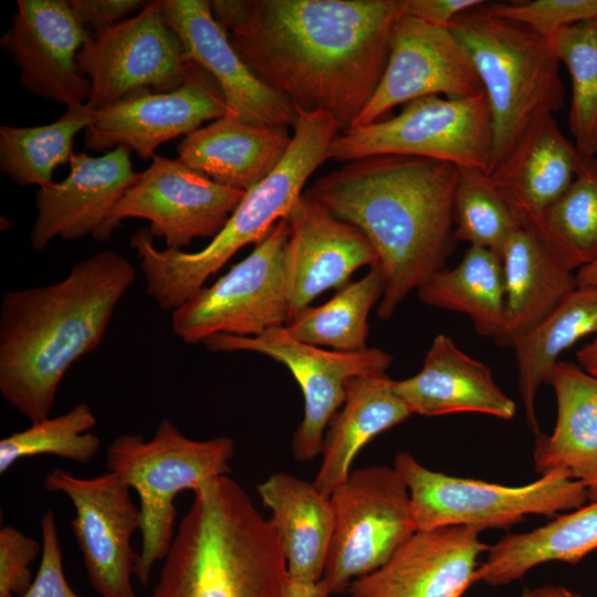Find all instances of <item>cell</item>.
I'll use <instances>...</instances> for the list:
<instances>
[{
  "mask_svg": "<svg viewBox=\"0 0 597 597\" xmlns=\"http://www.w3.org/2000/svg\"><path fill=\"white\" fill-rule=\"evenodd\" d=\"M483 3L457 15L448 28L488 98L493 128L491 171L533 122L561 111L565 91L553 42L520 22L491 14Z\"/></svg>",
  "mask_w": 597,
  "mask_h": 597,
  "instance_id": "obj_6",
  "label": "cell"
},
{
  "mask_svg": "<svg viewBox=\"0 0 597 597\" xmlns=\"http://www.w3.org/2000/svg\"><path fill=\"white\" fill-rule=\"evenodd\" d=\"M245 192L220 185L178 158L159 155L125 192L96 240H109L128 218L149 221L154 237L168 249L181 250L195 239H213L227 224Z\"/></svg>",
  "mask_w": 597,
  "mask_h": 597,
  "instance_id": "obj_14",
  "label": "cell"
},
{
  "mask_svg": "<svg viewBox=\"0 0 597 597\" xmlns=\"http://www.w3.org/2000/svg\"><path fill=\"white\" fill-rule=\"evenodd\" d=\"M417 292L429 306L468 315L479 335L494 342L501 335L505 290L499 253L470 245L455 268L437 272Z\"/></svg>",
  "mask_w": 597,
  "mask_h": 597,
  "instance_id": "obj_32",
  "label": "cell"
},
{
  "mask_svg": "<svg viewBox=\"0 0 597 597\" xmlns=\"http://www.w3.org/2000/svg\"><path fill=\"white\" fill-rule=\"evenodd\" d=\"M597 333V286H577L545 318L513 345L519 389L530 429L540 433L535 400L562 353L583 337Z\"/></svg>",
  "mask_w": 597,
  "mask_h": 597,
  "instance_id": "obj_31",
  "label": "cell"
},
{
  "mask_svg": "<svg viewBox=\"0 0 597 597\" xmlns=\"http://www.w3.org/2000/svg\"><path fill=\"white\" fill-rule=\"evenodd\" d=\"M93 121V112L85 105L66 108L55 122L31 126L0 127V169L19 186L39 188L53 181L56 167L69 164L73 140Z\"/></svg>",
  "mask_w": 597,
  "mask_h": 597,
  "instance_id": "obj_34",
  "label": "cell"
},
{
  "mask_svg": "<svg viewBox=\"0 0 597 597\" xmlns=\"http://www.w3.org/2000/svg\"><path fill=\"white\" fill-rule=\"evenodd\" d=\"M256 492L272 513L287 577L302 582L321 580L335 527L331 498L313 482L286 472L270 475L256 485Z\"/></svg>",
  "mask_w": 597,
  "mask_h": 597,
  "instance_id": "obj_28",
  "label": "cell"
},
{
  "mask_svg": "<svg viewBox=\"0 0 597 597\" xmlns=\"http://www.w3.org/2000/svg\"><path fill=\"white\" fill-rule=\"evenodd\" d=\"M76 61L91 84L86 106L92 112L137 91H172L193 65L164 18L161 0L147 1L135 15L90 33Z\"/></svg>",
  "mask_w": 597,
  "mask_h": 597,
  "instance_id": "obj_12",
  "label": "cell"
},
{
  "mask_svg": "<svg viewBox=\"0 0 597 597\" xmlns=\"http://www.w3.org/2000/svg\"><path fill=\"white\" fill-rule=\"evenodd\" d=\"M223 94L216 80L193 62L182 85L169 92L142 90L93 112L84 145L94 151L125 147L151 159L164 143L188 136L207 121L224 117Z\"/></svg>",
  "mask_w": 597,
  "mask_h": 597,
  "instance_id": "obj_16",
  "label": "cell"
},
{
  "mask_svg": "<svg viewBox=\"0 0 597 597\" xmlns=\"http://www.w3.org/2000/svg\"><path fill=\"white\" fill-rule=\"evenodd\" d=\"M454 164L407 155H375L343 163L304 193L363 232L384 277L377 308L392 316L412 290L446 268L455 248Z\"/></svg>",
  "mask_w": 597,
  "mask_h": 597,
  "instance_id": "obj_2",
  "label": "cell"
},
{
  "mask_svg": "<svg viewBox=\"0 0 597 597\" xmlns=\"http://www.w3.org/2000/svg\"><path fill=\"white\" fill-rule=\"evenodd\" d=\"M577 286H597V259L576 272Z\"/></svg>",
  "mask_w": 597,
  "mask_h": 597,
  "instance_id": "obj_47",
  "label": "cell"
},
{
  "mask_svg": "<svg viewBox=\"0 0 597 597\" xmlns=\"http://www.w3.org/2000/svg\"><path fill=\"white\" fill-rule=\"evenodd\" d=\"M286 218L280 219L252 252L172 311L171 327L187 344L214 334L258 336L289 322L284 252Z\"/></svg>",
  "mask_w": 597,
  "mask_h": 597,
  "instance_id": "obj_11",
  "label": "cell"
},
{
  "mask_svg": "<svg viewBox=\"0 0 597 597\" xmlns=\"http://www.w3.org/2000/svg\"><path fill=\"white\" fill-rule=\"evenodd\" d=\"M501 260L505 310L495 343L512 348L577 287V282L574 270L532 227L519 226L506 240Z\"/></svg>",
  "mask_w": 597,
  "mask_h": 597,
  "instance_id": "obj_25",
  "label": "cell"
},
{
  "mask_svg": "<svg viewBox=\"0 0 597 597\" xmlns=\"http://www.w3.org/2000/svg\"><path fill=\"white\" fill-rule=\"evenodd\" d=\"M161 6L164 18L188 59L218 83L227 107L224 117L255 126H295L294 105L263 83L240 59L216 20L211 1L161 0Z\"/></svg>",
  "mask_w": 597,
  "mask_h": 597,
  "instance_id": "obj_20",
  "label": "cell"
},
{
  "mask_svg": "<svg viewBox=\"0 0 597 597\" xmlns=\"http://www.w3.org/2000/svg\"><path fill=\"white\" fill-rule=\"evenodd\" d=\"M329 498L335 527L321 580L339 595L380 568L417 530L408 488L394 467L352 471Z\"/></svg>",
  "mask_w": 597,
  "mask_h": 597,
  "instance_id": "obj_10",
  "label": "cell"
},
{
  "mask_svg": "<svg viewBox=\"0 0 597 597\" xmlns=\"http://www.w3.org/2000/svg\"><path fill=\"white\" fill-rule=\"evenodd\" d=\"M555 52L568 70L572 100L568 127L583 156L597 154V19L563 28L553 39Z\"/></svg>",
  "mask_w": 597,
  "mask_h": 597,
  "instance_id": "obj_36",
  "label": "cell"
},
{
  "mask_svg": "<svg viewBox=\"0 0 597 597\" xmlns=\"http://www.w3.org/2000/svg\"><path fill=\"white\" fill-rule=\"evenodd\" d=\"M202 344L210 352H252L283 364L301 387L304 416L293 436L292 453L300 462L322 453L332 417L346 398V383L357 376L385 375L392 357L380 348L326 350L292 337L285 326L258 336L214 334Z\"/></svg>",
  "mask_w": 597,
  "mask_h": 597,
  "instance_id": "obj_13",
  "label": "cell"
},
{
  "mask_svg": "<svg viewBox=\"0 0 597 597\" xmlns=\"http://www.w3.org/2000/svg\"><path fill=\"white\" fill-rule=\"evenodd\" d=\"M394 468L408 488L417 531L507 528L526 515L554 516L589 501L586 486L565 470L543 474L530 484L507 486L432 471L407 451L397 453Z\"/></svg>",
  "mask_w": 597,
  "mask_h": 597,
  "instance_id": "obj_8",
  "label": "cell"
},
{
  "mask_svg": "<svg viewBox=\"0 0 597 597\" xmlns=\"http://www.w3.org/2000/svg\"><path fill=\"white\" fill-rule=\"evenodd\" d=\"M95 425L96 418L86 402L57 417L32 422L29 428L1 439L0 474L21 459L42 454L82 464L90 462L101 444L100 438L90 432Z\"/></svg>",
  "mask_w": 597,
  "mask_h": 597,
  "instance_id": "obj_37",
  "label": "cell"
},
{
  "mask_svg": "<svg viewBox=\"0 0 597 597\" xmlns=\"http://www.w3.org/2000/svg\"><path fill=\"white\" fill-rule=\"evenodd\" d=\"M597 549V499L546 525L526 533L503 536L489 546L475 580L491 586L521 579L533 567L546 562L576 565Z\"/></svg>",
  "mask_w": 597,
  "mask_h": 597,
  "instance_id": "obj_30",
  "label": "cell"
},
{
  "mask_svg": "<svg viewBox=\"0 0 597 597\" xmlns=\"http://www.w3.org/2000/svg\"><path fill=\"white\" fill-rule=\"evenodd\" d=\"M402 15L448 28L460 13L482 4V0H399Z\"/></svg>",
  "mask_w": 597,
  "mask_h": 597,
  "instance_id": "obj_43",
  "label": "cell"
},
{
  "mask_svg": "<svg viewBox=\"0 0 597 597\" xmlns=\"http://www.w3.org/2000/svg\"><path fill=\"white\" fill-rule=\"evenodd\" d=\"M234 452L233 439L193 440L168 419L160 421L149 440L124 433L108 444V471L119 474L139 496L142 548L135 576L142 586L148 585L154 565L170 549L178 514L176 496L228 475Z\"/></svg>",
  "mask_w": 597,
  "mask_h": 597,
  "instance_id": "obj_7",
  "label": "cell"
},
{
  "mask_svg": "<svg viewBox=\"0 0 597 597\" xmlns=\"http://www.w3.org/2000/svg\"><path fill=\"white\" fill-rule=\"evenodd\" d=\"M397 396L411 413L437 417L476 412L510 420L515 402L495 384L489 366L438 334L416 375L394 380Z\"/></svg>",
  "mask_w": 597,
  "mask_h": 597,
  "instance_id": "obj_24",
  "label": "cell"
},
{
  "mask_svg": "<svg viewBox=\"0 0 597 597\" xmlns=\"http://www.w3.org/2000/svg\"><path fill=\"white\" fill-rule=\"evenodd\" d=\"M44 488L67 496L74 507L72 531L92 588L101 597H136L132 576L138 559L132 536L142 528L140 509L117 473L82 479L56 468Z\"/></svg>",
  "mask_w": 597,
  "mask_h": 597,
  "instance_id": "obj_15",
  "label": "cell"
},
{
  "mask_svg": "<svg viewBox=\"0 0 597 597\" xmlns=\"http://www.w3.org/2000/svg\"><path fill=\"white\" fill-rule=\"evenodd\" d=\"M42 553L31 587L22 597H83L69 585L62 561V547L55 515L48 510L40 520Z\"/></svg>",
  "mask_w": 597,
  "mask_h": 597,
  "instance_id": "obj_41",
  "label": "cell"
},
{
  "mask_svg": "<svg viewBox=\"0 0 597 597\" xmlns=\"http://www.w3.org/2000/svg\"><path fill=\"white\" fill-rule=\"evenodd\" d=\"M580 154L554 116L533 122L489 172L520 226L536 228L572 184Z\"/></svg>",
  "mask_w": 597,
  "mask_h": 597,
  "instance_id": "obj_23",
  "label": "cell"
},
{
  "mask_svg": "<svg viewBox=\"0 0 597 597\" xmlns=\"http://www.w3.org/2000/svg\"><path fill=\"white\" fill-rule=\"evenodd\" d=\"M579 367L587 374L597 377V338L576 353Z\"/></svg>",
  "mask_w": 597,
  "mask_h": 597,
  "instance_id": "obj_45",
  "label": "cell"
},
{
  "mask_svg": "<svg viewBox=\"0 0 597 597\" xmlns=\"http://www.w3.org/2000/svg\"><path fill=\"white\" fill-rule=\"evenodd\" d=\"M469 526L416 531L377 570L352 583L350 597H462L476 583L489 545Z\"/></svg>",
  "mask_w": 597,
  "mask_h": 597,
  "instance_id": "obj_21",
  "label": "cell"
},
{
  "mask_svg": "<svg viewBox=\"0 0 597 597\" xmlns=\"http://www.w3.org/2000/svg\"><path fill=\"white\" fill-rule=\"evenodd\" d=\"M284 218L289 223L284 252L287 323L321 293L348 284L356 270L378 265L377 254L363 232L306 193Z\"/></svg>",
  "mask_w": 597,
  "mask_h": 597,
  "instance_id": "obj_19",
  "label": "cell"
},
{
  "mask_svg": "<svg viewBox=\"0 0 597 597\" xmlns=\"http://www.w3.org/2000/svg\"><path fill=\"white\" fill-rule=\"evenodd\" d=\"M535 229L573 270L597 259V158L580 155L567 190Z\"/></svg>",
  "mask_w": 597,
  "mask_h": 597,
  "instance_id": "obj_35",
  "label": "cell"
},
{
  "mask_svg": "<svg viewBox=\"0 0 597 597\" xmlns=\"http://www.w3.org/2000/svg\"><path fill=\"white\" fill-rule=\"evenodd\" d=\"M392 381L385 374L357 376L346 383V398L327 426L313 482L324 495L331 496L347 481L356 455L369 441L412 415Z\"/></svg>",
  "mask_w": 597,
  "mask_h": 597,
  "instance_id": "obj_29",
  "label": "cell"
},
{
  "mask_svg": "<svg viewBox=\"0 0 597 597\" xmlns=\"http://www.w3.org/2000/svg\"><path fill=\"white\" fill-rule=\"evenodd\" d=\"M496 17L520 22L553 41L565 27L597 18V0H535L483 3Z\"/></svg>",
  "mask_w": 597,
  "mask_h": 597,
  "instance_id": "obj_39",
  "label": "cell"
},
{
  "mask_svg": "<svg viewBox=\"0 0 597 597\" xmlns=\"http://www.w3.org/2000/svg\"><path fill=\"white\" fill-rule=\"evenodd\" d=\"M130 153L122 146L98 157L74 153L67 177L39 188L35 193L31 247L42 251L55 238L77 240L91 234L95 239L139 177L133 170Z\"/></svg>",
  "mask_w": 597,
  "mask_h": 597,
  "instance_id": "obj_22",
  "label": "cell"
},
{
  "mask_svg": "<svg viewBox=\"0 0 597 597\" xmlns=\"http://www.w3.org/2000/svg\"><path fill=\"white\" fill-rule=\"evenodd\" d=\"M136 270L114 250L56 283L6 292L0 306V391L31 423L50 416L66 371L102 343Z\"/></svg>",
  "mask_w": 597,
  "mask_h": 597,
  "instance_id": "obj_3",
  "label": "cell"
},
{
  "mask_svg": "<svg viewBox=\"0 0 597 597\" xmlns=\"http://www.w3.org/2000/svg\"><path fill=\"white\" fill-rule=\"evenodd\" d=\"M327 586L322 582H302L286 578L281 597H331Z\"/></svg>",
  "mask_w": 597,
  "mask_h": 597,
  "instance_id": "obj_44",
  "label": "cell"
},
{
  "mask_svg": "<svg viewBox=\"0 0 597 597\" xmlns=\"http://www.w3.org/2000/svg\"><path fill=\"white\" fill-rule=\"evenodd\" d=\"M527 597H583L580 594L573 591L563 586L544 585L534 589Z\"/></svg>",
  "mask_w": 597,
  "mask_h": 597,
  "instance_id": "obj_46",
  "label": "cell"
},
{
  "mask_svg": "<svg viewBox=\"0 0 597 597\" xmlns=\"http://www.w3.org/2000/svg\"><path fill=\"white\" fill-rule=\"evenodd\" d=\"M240 59L304 111L355 124L386 70L399 0H213Z\"/></svg>",
  "mask_w": 597,
  "mask_h": 597,
  "instance_id": "obj_1",
  "label": "cell"
},
{
  "mask_svg": "<svg viewBox=\"0 0 597 597\" xmlns=\"http://www.w3.org/2000/svg\"><path fill=\"white\" fill-rule=\"evenodd\" d=\"M193 494L150 597H281L287 568L272 520L228 475Z\"/></svg>",
  "mask_w": 597,
  "mask_h": 597,
  "instance_id": "obj_4",
  "label": "cell"
},
{
  "mask_svg": "<svg viewBox=\"0 0 597 597\" xmlns=\"http://www.w3.org/2000/svg\"><path fill=\"white\" fill-rule=\"evenodd\" d=\"M557 405L551 434L538 433L533 451L541 475L565 470L582 482L589 501L597 499V377L559 360L547 381Z\"/></svg>",
  "mask_w": 597,
  "mask_h": 597,
  "instance_id": "obj_26",
  "label": "cell"
},
{
  "mask_svg": "<svg viewBox=\"0 0 597 597\" xmlns=\"http://www.w3.org/2000/svg\"><path fill=\"white\" fill-rule=\"evenodd\" d=\"M384 293L378 265L360 280L349 282L326 303L308 306L285 325L295 339L333 350L356 352L367 346L368 314Z\"/></svg>",
  "mask_w": 597,
  "mask_h": 597,
  "instance_id": "obj_33",
  "label": "cell"
},
{
  "mask_svg": "<svg viewBox=\"0 0 597 597\" xmlns=\"http://www.w3.org/2000/svg\"><path fill=\"white\" fill-rule=\"evenodd\" d=\"M457 241L490 249L501 255L519 223L489 172L459 167L453 200Z\"/></svg>",
  "mask_w": 597,
  "mask_h": 597,
  "instance_id": "obj_38",
  "label": "cell"
},
{
  "mask_svg": "<svg viewBox=\"0 0 597 597\" xmlns=\"http://www.w3.org/2000/svg\"><path fill=\"white\" fill-rule=\"evenodd\" d=\"M597 19V18H596Z\"/></svg>",
  "mask_w": 597,
  "mask_h": 597,
  "instance_id": "obj_48",
  "label": "cell"
},
{
  "mask_svg": "<svg viewBox=\"0 0 597 597\" xmlns=\"http://www.w3.org/2000/svg\"><path fill=\"white\" fill-rule=\"evenodd\" d=\"M76 21L90 33H97L138 13L143 0H67Z\"/></svg>",
  "mask_w": 597,
  "mask_h": 597,
  "instance_id": "obj_42",
  "label": "cell"
},
{
  "mask_svg": "<svg viewBox=\"0 0 597 597\" xmlns=\"http://www.w3.org/2000/svg\"><path fill=\"white\" fill-rule=\"evenodd\" d=\"M481 93L479 76L449 28L402 15L379 85L353 127L383 119L395 106L417 98L440 94L464 98Z\"/></svg>",
  "mask_w": 597,
  "mask_h": 597,
  "instance_id": "obj_17",
  "label": "cell"
},
{
  "mask_svg": "<svg viewBox=\"0 0 597 597\" xmlns=\"http://www.w3.org/2000/svg\"><path fill=\"white\" fill-rule=\"evenodd\" d=\"M291 142L285 126H255L222 117L186 136L177 153L186 166L247 192L279 165Z\"/></svg>",
  "mask_w": 597,
  "mask_h": 597,
  "instance_id": "obj_27",
  "label": "cell"
},
{
  "mask_svg": "<svg viewBox=\"0 0 597 597\" xmlns=\"http://www.w3.org/2000/svg\"><path fill=\"white\" fill-rule=\"evenodd\" d=\"M297 119L291 145L279 165L245 192L224 228L198 252L160 250L149 229L130 238L140 260L147 294L165 311H174L196 295L243 247L256 244L297 202L312 174L327 160L338 122L322 111L294 106Z\"/></svg>",
  "mask_w": 597,
  "mask_h": 597,
  "instance_id": "obj_5",
  "label": "cell"
},
{
  "mask_svg": "<svg viewBox=\"0 0 597 597\" xmlns=\"http://www.w3.org/2000/svg\"><path fill=\"white\" fill-rule=\"evenodd\" d=\"M17 3L0 44L19 69L21 86L66 108L85 105L91 84L80 72L76 57L90 32L76 21L67 0Z\"/></svg>",
  "mask_w": 597,
  "mask_h": 597,
  "instance_id": "obj_18",
  "label": "cell"
},
{
  "mask_svg": "<svg viewBox=\"0 0 597 597\" xmlns=\"http://www.w3.org/2000/svg\"><path fill=\"white\" fill-rule=\"evenodd\" d=\"M42 544L13 526L0 528V597H22L34 579L30 565Z\"/></svg>",
  "mask_w": 597,
  "mask_h": 597,
  "instance_id": "obj_40",
  "label": "cell"
},
{
  "mask_svg": "<svg viewBox=\"0 0 597 597\" xmlns=\"http://www.w3.org/2000/svg\"><path fill=\"white\" fill-rule=\"evenodd\" d=\"M493 128L484 93L464 98L426 96L390 118L341 132L327 159L346 163L375 155H407L490 172Z\"/></svg>",
  "mask_w": 597,
  "mask_h": 597,
  "instance_id": "obj_9",
  "label": "cell"
}]
</instances>
